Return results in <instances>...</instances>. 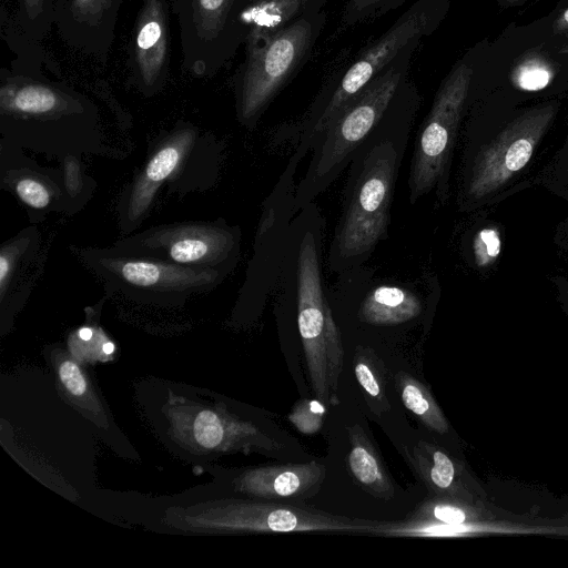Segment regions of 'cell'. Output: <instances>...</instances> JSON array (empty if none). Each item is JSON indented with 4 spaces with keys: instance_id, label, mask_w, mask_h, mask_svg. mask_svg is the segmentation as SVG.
<instances>
[{
    "instance_id": "1",
    "label": "cell",
    "mask_w": 568,
    "mask_h": 568,
    "mask_svg": "<svg viewBox=\"0 0 568 568\" xmlns=\"http://www.w3.org/2000/svg\"><path fill=\"white\" fill-rule=\"evenodd\" d=\"M422 101L408 75L352 159L327 253L331 272L365 264L387 239L396 182Z\"/></svg>"
},
{
    "instance_id": "2",
    "label": "cell",
    "mask_w": 568,
    "mask_h": 568,
    "mask_svg": "<svg viewBox=\"0 0 568 568\" xmlns=\"http://www.w3.org/2000/svg\"><path fill=\"white\" fill-rule=\"evenodd\" d=\"M559 111L545 101L517 111L493 125L474 119L463 123L456 206L470 213L530 187L524 179Z\"/></svg>"
},
{
    "instance_id": "3",
    "label": "cell",
    "mask_w": 568,
    "mask_h": 568,
    "mask_svg": "<svg viewBox=\"0 0 568 568\" xmlns=\"http://www.w3.org/2000/svg\"><path fill=\"white\" fill-rule=\"evenodd\" d=\"M0 126L8 141L55 153L59 142L98 139L99 110L88 97L42 71L2 68Z\"/></svg>"
},
{
    "instance_id": "4",
    "label": "cell",
    "mask_w": 568,
    "mask_h": 568,
    "mask_svg": "<svg viewBox=\"0 0 568 568\" xmlns=\"http://www.w3.org/2000/svg\"><path fill=\"white\" fill-rule=\"evenodd\" d=\"M444 0H416L374 43L347 67L333 73L302 116L280 131L293 143L290 159L301 164L343 109L374 80L412 41L423 40L437 28Z\"/></svg>"
},
{
    "instance_id": "5",
    "label": "cell",
    "mask_w": 568,
    "mask_h": 568,
    "mask_svg": "<svg viewBox=\"0 0 568 568\" xmlns=\"http://www.w3.org/2000/svg\"><path fill=\"white\" fill-rule=\"evenodd\" d=\"M422 40L409 42L334 119L311 150L307 170L295 190V212L314 202L348 168L358 148L379 123L407 79Z\"/></svg>"
},
{
    "instance_id": "6",
    "label": "cell",
    "mask_w": 568,
    "mask_h": 568,
    "mask_svg": "<svg viewBox=\"0 0 568 568\" xmlns=\"http://www.w3.org/2000/svg\"><path fill=\"white\" fill-rule=\"evenodd\" d=\"M474 68L459 60L444 78L418 128L408 170V200L415 204L434 193L437 206L450 199L455 149L470 104Z\"/></svg>"
},
{
    "instance_id": "7",
    "label": "cell",
    "mask_w": 568,
    "mask_h": 568,
    "mask_svg": "<svg viewBox=\"0 0 568 568\" xmlns=\"http://www.w3.org/2000/svg\"><path fill=\"white\" fill-rule=\"evenodd\" d=\"M326 20L325 9L312 11L263 45L245 52L233 78L236 116L242 125L255 129L271 102L311 55Z\"/></svg>"
},
{
    "instance_id": "8",
    "label": "cell",
    "mask_w": 568,
    "mask_h": 568,
    "mask_svg": "<svg viewBox=\"0 0 568 568\" xmlns=\"http://www.w3.org/2000/svg\"><path fill=\"white\" fill-rule=\"evenodd\" d=\"M439 293V280L430 271L417 280H396L377 275L366 263L337 274L327 288L331 308L348 307L358 323L373 327L418 320L438 301Z\"/></svg>"
},
{
    "instance_id": "9",
    "label": "cell",
    "mask_w": 568,
    "mask_h": 568,
    "mask_svg": "<svg viewBox=\"0 0 568 568\" xmlns=\"http://www.w3.org/2000/svg\"><path fill=\"white\" fill-rule=\"evenodd\" d=\"M79 255L106 288L142 303L179 304L192 294L214 290L230 274L132 256L113 247L85 248Z\"/></svg>"
},
{
    "instance_id": "10",
    "label": "cell",
    "mask_w": 568,
    "mask_h": 568,
    "mask_svg": "<svg viewBox=\"0 0 568 568\" xmlns=\"http://www.w3.org/2000/svg\"><path fill=\"white\" fill-rule=\"evenodd\" d=\"M252 0H171L182 49V68L197 78L221 71L244 45V14Z\"/></svg>"
},
{
    "instance_id": "11",
    "label": "cell",
    "mask_w": 568,
    "mask_h": 568,
    "mask_svg": "<svg viewBox=\"0 0 568 568\" xmlns=\"http://www.w3.org/2000/svg\"><path fill=\"white\" fill-rule=\"evenodd\" d=\"M112 247L132 256L231 273L240 257L241 230L222 219L158 225L124 237Z\"/></svg>"
},
{
    "instance_id": "12",
    "label": "cell",
    "mask_w": 568,
    "mask_h": 568,
    "mask_svg": "<svg viewBox=\"0 0 568 568\" xmlns=\"http://www.w3.org/2000/svg\"><path fill=\"white\" fill-rule=\"evenodd\" d=\"M297 168V163L288 160L262 205L254 253L241 297L244 305L252 308H262L277 284L287 230L296 214L294 203Z\"/></svg>"
},
{
    "instance_id": "13",
    "label": "cell",
    "mask_w": 568,
    "mask_h": 568,
    "mask_svg": "<svg viewBox=\"0 0 568 568\" xmlns=\"http://www.w3.org/2000/svg\"><path fill=\"white\" fill-rule=\"evenodd\" d=\"M169 0H142L128 43V75L144 97L159 93L170 73Z\"/></svg>"
},
{
    "instance_id": "14",
    "label": "cell",
    "mask_w": 568,
    "mask_h": 568,
    "mask_svg": "<svg viewBox=\"0 0 568 568\" xmlns=\"http://www.w3.org/2000/svg\"><path fill=\"white\" fill-rule=\"evenodd\" d=\"M122 0H54L53 23L71 48L103 62L112 47Z\"/></svg>"
},
{
    "instance_id": "15",
    "label": "cell",
    "mask_w": 568,
    "mask_h": 568,
    "mask_svg": "<svg viewBox=\"0 0 568 568\" xmlns=\"http://www.w3.org/2000/svg\"><path fill=\"white\" fill-rule=\"evenodd\" d=\"M196 139V130L187 124L175 129L149 160L119 204L120 224L124 233L142 221L160 185L181 166Z\"/></svg>"
},
{
    "instance_id": "16",
    "label": "cell",
    "mask_w": 568,
    "mask_h": 568,
    "mask_svg": "<svg viewBox=\"0 0 568 568\" xmlns=\"http://www.w3.org/2000/svg\"><path fill=\"white\" fill-rule=\"evenodd\" d=\"M325 477V465L310 460L247 469L236 479V486L261 499L302 501L320 491Z\"/></svg>"
},
{
    "instance_id": "17",
    "label": "cell",
    "mask_w": 568,
    "mask_h": 568,
    "mask_svg": "<svg viewBox=\"0 0 568 568\" xmlns=\"http://www.w3.org/2000/svg\"><path fill=\"white\" fill-rule=\"evenodd\" d=\"M54 0H10L0 9L1 37L26 64H42L41 42L53 24Z\"/></svg>"
},
{
    "instance_id": "18",
    "label": "cell",
    "mask_w": 568,
    "mask_h": 568,
    "mask_svg": "<svg viewBox=\"0 0 568 568\" xmlns=\"http://www.w3.org/2000/svg\"><path fill=\"white\" fill-rule=\"evenodd\" d=\"M331 0H252L244 14L247 37L244 51L263 45L301 17L325 9Z\"/></svg>"
},
{
    "instance_id": "19",
    "label": "cell",
    "mask_w": 568,
    "mask_h": 568,
    "mask_svg": "<svg viewBox=\"0 0 568 568\" xmlns=\"http://www.w3.org/2000/svg\"><path fill=\"white\" fill-rule=\"evenodd\" d=\"M346 430L349 439L347 466L352 477L371 496L390 500L395 487L372 440L361 425L348 426Z\"/></svg>"
},
{
    "instance_id": "20",
    "label": "cell",
    "mask_w": 568,
    "mask_h": 568,
    "mask_svg": "<svg viewBox=\"0 0 568 568\" xmlns=\"http://www.w3.org/2000/svg\"><path fill=\"white\" fill-rule=\"evenodd\" d=\"M407 456L422 481L434 495L444 497L456 491V465L440 448L419 440Z\"/></svg>"
},
{
    "instance_id": "21",
    "label": "cell",
    "mask_w": 568,
    "mask_h": 568,
    "mask_svg": "<svg viewBox=\"0 0 568 568\" xmlns=\"http://www.w3.org/2000/svg\"><path fill=\"white\" fill-rule=\"evenodd\" d=\"M354 374L369 409L378 416L387 413L390 404L386 394V368L371 347L356 346Z\"/></svg>"
},
{
    "instance_id": "22",
    "label": "cell",
    "mask_w": 568,
    "mask_h": 568,
    "mask_svg": "<svg viewBox=\"0 0 568 568\" xmlns=\"http://www.w3.org/2000/svg\"><path fill=\"white\" fill-rule=\"evenodd\" d=\"M402 403L429 429L445 433L447 422L429 389L412 375L399 372L395 377Z\"/></svg>"
},
{
    "instance_id": "23",
    "label": "cell",
    "mask_w": 568,
    "mask_h": 568,
    "mask_svg": "<svg viewBox=\"0 0 568 568\" xmlns=\"http://www.w3.org/2000/svg\"><path fill=\"white\" fill-rule=\"evenodd\" d=\"M554 78L551 64L539 54L525 55L513 69L511 82L523 91L545 89Z\"/></svg>"
},
{
    "instance_id": "24",
    "label": "cell",
    "mask_w": 568,
    "mask_h": 568,
    "mask_svg": "<svg viewBox=\"0 0 568 568\" xmlns=\"http://www.w3.org/2000/svg\"><path fill=\"white\" fill-rule=\"evenodd\" d=\"M534 185H540L568 201V138L548 163L531 178Z\"/></svg>"
},
{
    "instance_id": "25",
    "label": "cell",
    "mask_w": 568,
    "mask_h": 568,
    "mask_svg": "<svg viewBox=\"0 0 568 568\" xmlns=\"http://www.w3.org/2000/svg\"><path fill=\"white\" fill-rule=\"evenodd\" d=\"M404 2L406 0H347L341 16L339 30L378 18Z\"/></svg>"
},
{
    "instance_id": "26",
    "label": "cell",
    "mask_w": 568,
    "mask_h": 568,
    "mask_svg": "<svg viewBox=\"0 0 568 568\" xmlns=\"http://www.w3.org/2000/svg\"><path fill=\"white\" fill-rule=\"evenodd\" d=\"M326 406L320 399L298 400L287 416L288 422L302 434L317 433L325 420Z\"/></svg>"
},
{
    "instance_id": "27",
    "label": "cell",
    "mask_w": 568,
    "mask_h": 568,
    "mask_svg": "<svg viewBox=\"0 0 568 568\" xmlns=\"http://www.w3.org/2000/svg\"><path fill=\"white\" fill-rule=\"evenodd\" d=\"M13 189L19 199L32 209L44 210L51 203L49 187L30 174L20 175L14 181Z\"/></svg>"
},
{
    "instance_id": "28",
    "label": "cell",
    "mask_w": 568,
    "mask_h": 568,
    "mask_svg": "<svg viewBox=\"0 0 568 568\" xmlns=\"http://www.w3.org/2000/svg\"><path fill=\"white\" fill-rule=\"evenodd\" d=\"M59 376L64 387L74 396H81L87 390V383L78 365L69 359L59 366Z\"/></svg>"
},
{
    "instance_id": "29",
    "label": "cell",
    "mask_w": 568,
    "mask_h": 568,
    "mask_svg": "<svg viewBox=\"0 0 568 568\" xmlns=\"http://www.w3.org/2000/svg\"><path fill=\"white\" fill-rule=\"evenodd\" d=\"M554 242L560 255L568 262V233L555 230Z\"/></svg>"
},
{
    "instance_id": "30",
    "label": "cell",
    "mask_w": 568,
    "mask_h": 568,
    "mask_svg": "<svg viewBox=\"0 0 568 568\" xmlns=\"http://www.w3.org/2000/svg\"><path fill=\"white\" fill-rule=\"evenodd\" d=\"M568 29V8L558 17L555 22V30L561 31Z\"/></svg>"
},
{
    "instance_id": "31",
    "label": "cell",
    "mask_w": 568,
    "mask_h": 568,
    "mask_svg": "<svg viewBox=\"0 0 568 568\" xmlns=\"http://www.w3.org/2000/svg\"><path fill=\"white\" fill-rule=\"evenodd\" d=\"M79 337L82 339V341H90L91 337H92V329L89 328V327H83L79 331Z\"/></svg>"
},
{
    "instance_id": "32",
    "label": "cell",
    "mask_w": 568,
    "mask_h": 568,
    "mask_svg": "<svg viewBox=\"0 0 568 568\" xmlns=\"http://www.w3.org/2000/svg\"><path fill=\"white\" fill-rule=\"evenodd\" d=\"M102 349L106 355H110L114 352V345L111 342H106L103 344Z\"/></svg>"
},
{
    "instance_id": "33",
    "label": "cell",
    "mask_w": 568,
    "mask_h": 568,
    "mask_svg": "<svg viewBox=\"0 0 568 568\" xmlns=\"http://www.w3.org/2000/svg\"><path fill=\"white\" fill-rule=\"evenodd\" d=\"M556 230L568 233V216L557 225Z\"/></svg>"
},
{
    "instance_id": "34",
    "label": "cell",
    "mask_w": 568,
    "mask_h": 568,
    "mask_svg": "<svg viewBox=\"0 0 568 568\" xmlns=\"http://www.w3.org/2000/svg\"><path fill=\"white\" fill-rule=\"evenodd\" d=\"M500 1H504V2L509 3V4H518V3H521L525 0H500Z\"/></svg>"
},
{
    "instance_id": "35",
    "label": "cell",
    "mask_w": 568,
    "mask_h": 568,
    "mask_svg": "<svg viewBox=\"0 0 568 568\" xmlns=\"http://www.w3.org/2000/svg\"><path fill=\"white\" fill-rule=\"evenodd\" d=\"M0 1H1V6H7L10 2V0H0Z\"/></svg>"
},
{
    "instance_id": "36",
    "label": "cell",
    "mask_w": 568,
    "mask_h": 568,
    "mask_svg": "<svg viewBox=\"0 0 568 568\" xmlns=\"http://www.w3.org/2000/svg\"><path fill=\"white\" fill-rule=\"evenodd\" d=\"M170 1H171V0H169V2H170Z\"/></svg>"
}]
</instances>
